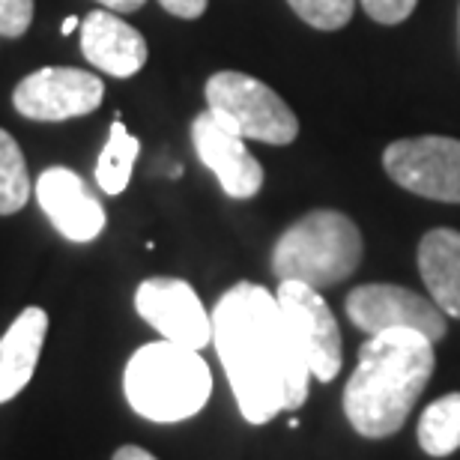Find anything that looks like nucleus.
Instances as JSON below:
<instances>
[{
	"label": "nucleus",
	"instance_id": "a211bd4d",
	"mask_svg": "<svg viewBox=\"0 0 460 460\" xmlns=\"http://www.w3.org/2000/svg\"><path fill=\"white\" fill-rule=\"evenodd\" d=\"M31 198V177L22 146L6 128H0V216L22 213Z\"/></svg>",
	"mask_w": 460,
	"mask_h": 460
},
{
	"label": "nucleus",
	"instance_id": "9d476101",
	"mask_svg": "<svg viewBox=\"0 0 460 460\" xmlns=\"http://www.w3.org/2000/svg\"><path fill=\"white\" fill-rule=\"evenodd\" d=\"M135 308L164 341L204 349L213 344V314L189 281L182 279H146L135 290Z\"/></svg>",
	"mask_w": 460,
	"mask_h": 460
},
{
	"label": "nucleus",
	"instance_id": "0eeeda50",
	"mask_svg": "<svg viewBox=\"0 0 460 460\" xmlns=\"http://www.w3.org/2000/svg\"><path fill=\"white\" fill-rule=\"evenodd\" d=\"M347 317L365 335L389 332V329H412L430 341H443L448 332L443 308L434 299L407 290L401 284H362L347 293Z\"/></svg>",
	"mask_w": 460,
	"mask_h": 460
},
{
	"label": "nucleus",
	"instance_id": "6ab92c4d",
	"mask_svg": "<svg viewBox=\"0 0 460 460\" xmlns=\"http://www.w3.org/2000/svg\"><path fill=\"white\" fill-rule=\"evenodd\" d=\"M302 22L317 31H341L349 24L356 0H288Z\"/></svg>",
	"mask_w": 460,
	"mask_h": 460
},
{
	"label": "nucleus",
	"instance_id": "4be33fe9",
	"mask_svg": "<svg viewBox=\"0 0 460 460\" xmlns=\"http://www.w3.org/2000/svg\"><path fill=\"white\" fill-rule=\"evenodd\" d=\"M164 13L177 15V18H200L207 13V0H159Z\"/></svg>",
	"mask_w": 460,
	"mask_h": 460
},
{
	"label": "nucleus",
	"instance_id": "39448f33",
	"mask_svg": "<svg viewBox=\"0 0 460 460\" xmlns=\"http://www.w3.org/2000/svg\"><path fill=\"white\" fill-rule=\"evenodd\" d=\"M207 111L248 141L284 146L296 141L299 119L270 84L245 72H216L207 81Z\"/></svg>",
	"mask_w": 460,
	"mask_h": 460
},
{
	"label": "nucleus",
	"instance_id": "6e6552de",
	"mask_svg": "<svg viewBox=\"0 0 460 460\" xmlns=\"http://www.w3.org/2000/svg\"><path fill=\"white\" fill-rule=\"evenodd\" d=\"M105 99L102 78L87 69L42 66L18 81L13 105L27 119L60 123V119L93 114Z\"/></svg>",
	"mask_w": 460,
	"mask_h": 460
},
{
	"label": "nucleus",
	"instance_id": "4468645a",
	"mask_svg": "<svg viewBox=\"0 0 460 460\" xmlns=\"http://www.w3.org/2000/svg\"><path fill=\"white\" fill-rule=\"evenodd\" d=\"M45 335H49V314L40 305H31L0 338V403L22 394L24 385L33 380Z\"/></svg>",
	"mask_w": 460,
	"mask_h": 460
},
{
	"label": "nucleus",
	"instance_id": "7ed1b4c3",
	"mask_svg": "<svg viewBox=\"0 0 460 460\" xmlns=\"http://www.w3.org/2000/svg\"><path fill=\"white\" fill-rule=\"evenodd\" d=\"M126 401L141 419L173 425L198 416L213 394V371L200 349L153 341L137 347L123 371Z\"/></svg>",
	"mask_w": 460,
	"mask_h": 460
},
{
	"label": "nucleus",
	"instance_id": "5701e85b",
	"mask_svg": "<svg viewBox=\"0 0 460 460\" xmlns=\"http://www.w3.org/2000/svg\"><path fill=\"white\" fill-rule=\"evenodd\" d=\"M111 460H159V457H153V455L146 452V448H141V446H119Z\"/></svg>",
	"mask_w": 460,
	"mask_h": 460
},
{
	"label": "nucleus",
	"instance_id": "aec40b11",
	"mask_svg": "<svg viewBox=\"0 0 460 460\" xmlns=\"http://www.w3.org/2000/svg\"><path fill=\"white\" fill-rule=\"evenodd\" d=\"M33 0H0V36L18 40L31 31Z\"/></svg>",
	"mask_w": 460,
	"mask_h": 460
},
{
	"label": "nucleus",
	"instance_id": "412c9836",
	"mask_svg": "<svg viewBox=\"0 0 460 460\" xmlns=\"http://www.w3.org/2000/svg\"><path fill=\"white\" fill-rule=\"evenodd\" d=\"M419 0H362L365 13L374 18L376 24H401L407 22L416 9Z\"/></svg>",
	"mask_w": 460,
	"mask_h": 460
},
{
	"label": "nucleus",
	"instance_id": "1a4fd4ad",
	"mask_svg": "<svg viewBox=\"0 0 460 460\" xmlns=\"http://www.w3.org/2000/svg\"><path fill=\"white\" fill-rule=\"evenodd\" d=\"M275 299H279L284 317H288L293 335H296V344L311 367V376H317L320 383L335 380L344 362V344L338 320L332 308L326 305V299L320 296V290L302 281H281L279 290H275Z\"/></svg>",
	"mask_w": 460,
	"mask_h": 460
},
{
	"label": "nucleus",
	"instance_id": "9b49d317",
	"mask_svg": "<svg viewBox=\"0 0 460 460\" xmlns=\"http://www.w3.org/2000/svg\"><path fill=\"white\" fill-rule=\"evenodd\" d=\"M36 200L49 222L69 243H93L105 230V207L87 182L69 168H49L36 180Z\"/></svg>",
	"mask_w": 460,
	"mask_h": 460
},
{
	"label": "nucleus",
	"instance_id": "b1692460",
	"mask_svg": "<svg viewBox=\"0 0 460 460\" xmlns=\"http://www.w3.org/2000/svg\"><path fill=\"white\" fill-rule=\"evenodd\" d=\"M102 6H108L111 13H119V15H128V13H137L146 0H99Z\"/></svg>",
	"mask_w": 460,
	"mask_h": 460
},
{
	"label": "nucleus",
	"instance_id": "f03ea898",
	"mask_svg": "<svg viewBox=\"0 0 460 460\" xmlns=\"http://www.w3.org/2000/svg\"><path fill=\"white\" fill-rule=\"evenodd\" d=\"M437 367L434 341L412 329L367 335L344 389V412L356 434L385 439L407 425Z\"/></svg>",
	"mask_w": 460,
	"mask_h": 460
},
{
	"label": "nucleus",
	"instance_id": "20e7f679",
	"mask_svg": "<svg viewBox=\"0 0 460 460\" xmlns=\"http://www.w3.org/2000/svg\"><path fill=\"white\" fill-rule=\"evenodd\" d=\"M362 254V230L353 218L338 209H314L279 236L272 248V272L279 281H302L320 290L349 279Z\"/></svg>",
	"mask_w": 460,
	"mask_h": 460
},
{
	"label": "nucleus",
	"instance_id": "f3484780",
	"mask_svg": "<svg viewBox=\"0 0 460 460\" xmlns=\"http://www.w3.org/2000/svg\"><path fill=\"white\" fill-rule=\"evenodd\" d=\"M419 446L430 457H448L460 448V392L437 398L419 419Z\"/></svg>",
	"mask_w": 460,
	"mask_h": 460
},
{
	"label": "nucleus",
	"instance_id": "423d86ee",
	"mask_svg": "<svg viewBox=\"0 0 460 460\" xmlns=\"http://www.w3.org/2000/svg\"><path fill=\"white\" fill-rule=\"evenodd\" d=\"M385 173L401 189L439 204H460V141L446 135L401 137L383 153Z\"/></svg>",
	"mask_w": 460,
	"mask_h": 460
},
{
	"label": "nucleus",
	"instance_id": "f8f14e48",
	"mask_svg": "<svg viewBox=\"0 0 460 460\" xmlns=\"http://www.w3.org/2000/svg\"><path fill=\"white\" fill-rule=\"evenodd\" d=\"M191 141H195L198 159L216 173L218 186L225 189L227 198L248 200L263 189V168L248 153L245 137L225 128L209 111L195 117V123H191Z\"/></svg>",
	"mask_w": 460,
	"mask_h": 460
},
{
	"label": "nucleus",
	"instance_id": "ddd939ff",
	"mask_svg": "<svg viewBox=\"0 0 460 460\" xmlns=\"http://www.w3.org/2000/svg\"><path fill=\"white\" fill-rule=\"evenodd\" d=\"M81 51H84L90 66L114 78L137 75L150 58L144 36L119 15L105 13V9H93L81 22Z\"/></svg>",
	"mask_w": 460,
	"mask_h": 460
},
{
	"label": "nucleus",
	"instance_id": "dca6fc26",
	"mask_svg": "<svg viewBox=\"0 0 460 460\" xmlns=\"http://www.w3.org/2000/svg\"><path fill=\"white\" fill-rule=\"evenodd\" d=\"M137 153H141V141L128 132L123 119H114L111 128H108V141L96 162V182L105 195H123L128 189Z\"/></svg>",
	"mask_w": 460,
	"mask_h": 460
},
{
	"label": "nucleus",
	"instance_id": "f257e3e1",
	"mask_svg": "<svg viewBox=\"0 0 460 460\" xmlns=\"http://www.w3.org/2000/svg\"><path fill=\"white\" fill-rule=\"evenodd\" d=\"M213 344L245 421L266 425L305 403L311 367L275 293L234 284L213 308Z\"/></svg>",
	"mask_w": 460,
	"mask_h": 460
},
{
	"label": "nucleus",
	"instance_id": "2eb2a0df",
	"mask_svg": "<svg viewBox=\"0 0 460 460\" xmlns=\"http://www.w3.org/2000/svg\"><path fill=\"white\" fill-rule=\"evenodd\" d=\"M419 272L443 314L460 320V230L434 227L421 236Z\"/></svg>",
	"mask_w": 460,
	"mask_h": 460
},
{
	"label": "nucleus",
	"instance_id": "393cba45",
	"mask_svg": "<svg viewBox=\"0 0 460 460\" xmlns=\"http://www.w3.org/2000/svg\"><path fill=\"white\" fill-rule=\"evenodd\" d=\"M75 27H78V18H75V15H69V18H63V27H60V33H63V36H69L72 31H75Z\"/></svg>",
	"mask_w": 460,
	"mask_h": 460
}]
</instances>
